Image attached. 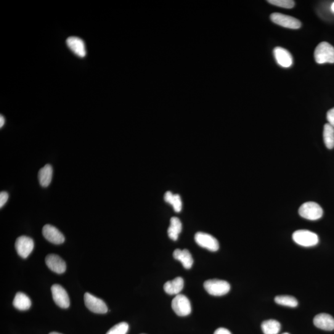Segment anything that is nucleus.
<instances>
[{"instance_id":"nucleus-4","label":"nucleus","mask_w":334,"mask_h":334,"mask_svg":"<svg viewBox=\"0 0 334 334\" xmlns=\"http://www.w3.org/2000/svg\"><path fill=\"white\" fill-rule=\"evenodd\" d=\"M299 216L309 221H317L322 217L321 207L316 203L307 202L302 204L299 209Z\"/></svg>"},{"instance_id":"nucleus-15","label":"nucleus","mask_w":334,"mask_h":334,"mask_svg":"<svg viewBox=\"0 0 334 334\" xmlns=\"http://www.w3.org/2000/svg\"><path fill=\"white\" fill-rule=\"evenodd\" d=\"M66 44L74 54L79 57H85L87 54L86 45L83 40L78 37H70L66 41Z\"/></svg>"},{"instance_id":"nucleus-33","label":"nucleus","mask_w":334,"mask_h":334,"mask_svg":"<svg viewBox=\"0 0 334 334\" xmlns=\"http://www.w3.org/2000/svg\"><path fill=\"white\" fill-rule=\"evenodd\" d=\"M282 334H290V333H282Z\"/></svg>"},{"instance_id":"nucleus-31","label":"nucleus","mask_w":334,"mask_h":334,"mask_svg":"<svg viewBox=\"0 0 334 334\" xmlns=\"http://www.w3.org/2000/svg\"><path fill=\"white\" fill-rule=\"evenodd\" d=\"M330 10L332 11V12L334 13V2H333L332 4L331 5Z\"/></svg>"},{"instance_id":"nucleus-7","label":"nucleus","mask_w":334,"mask_h":334,"mask_svg":"<svg viewBox=\"0 0 334 334\" xmlns=\"http://www.w3.org/2000/svg\"><path fill=\"white\" fill-rule=\"evenodd\" d=\"M84 303L87 308L94 313L105 314L108 311V307L105 302L91 293H85Z\"/></svg>"},{"instance_id":"nucleus-13","label":"nucleus","mask_w":334,"mask_h":334,"mask_svg":"<svg viewBox=\"0 0 334 334\" xmlns=\"http://www.w3.org/2000/svg\"><path fill=\"white\" fill-rule=\"evenodd\" d=\"M46 262L47 267L53 272L60 274L66 271L65 262L59 256L56 255V254H49L46 257Z\"/></svg>"},{"instance_id":"nucleus-10","label":"nucleus","mask_w":334,"mask_h":334,"mask_svg":"<svg viewBox=\"0 0 334 334\" xmlns=\"http://www.w3.org/2000/svg\"><path fill=\"white\" fill-rule=\"evenodd\" d=\"M51 290L55 303L62 308H68L70 305V300L65 288L60 285L55 284L52 286Z\"/></svg>"},{"instance_id":"nucleus-29","label":"nucleus","mask_w":334,"mask_h":334,"mask_svg":"<svg viewBox=\"0 0 334 334\" xmlns=\"http://www.w3.org/2000/svg\"><path fill=\"white\" fill-rule=\"evenodd\" d=\"M214 334H232V333L227 328L221 327L217 328Z\"/></svg>"},{"instance_id":"nucleus-16","label":"nucleus","mask_w":334,"mask_h":334,"mask_svg":"<svg viewBox=\"0 0 334 334\" xmlns=\"http://www.w3.org/2000/svg\"><path fill=\"white\" fill-rule=\"evenodd\" d=\"M184 287V280L179 277L173 280L168 281L163 286L164 290L169 295H179Z\"/></svg>"},{"instance_id":"nucleus-20","label":"nucleus","mask_w":334,"mask_h":334,"mask_svg":"<svg viewBox=\"0 0 334 334\" xmlns=\"http://www.w3.org/2000/svg\"><path fill=\"white\" fill-rule=\"evenodd\" d=\"M182 230V224L180 220L178 217H172L171 219V225L168 229V235L170 238L174 241H177Z\"/></svg>"},{"instance_id":"nucleus-11","label":"nucleus","mask_w":334,"mask_h":334,"mask_svg":"<svg viewBox=\"0 0 334 334\" xmlns=\"http://www.w3.org/2000/svg\"><path fill=\"white\" fill-rule=\"evenodd\" d=\"M42 233L46 240L55 245H60L64 243L65 240L64 235L57 228L51 225H45L42 230Z\"/></svg>"},{"instance_id":"nucleus-26","label":"nucleus","mask_w":334,"mask_h":334,"mask_svg":"<svg viewBox=\"0 0 334 334\" xmlns=\"http://www.w3.org/2000/svg\"><path fill=\"white\" fill-rule=\"evenodd\" d=\"M269 4L283 9H291L295 7V2L291 0H269Z\"/></svg>"},{"instance_id":"nucleus-3","label":"nucleus","mask_w":334,"mask_h":334,"mask_svg":"<svg viewBox=\"0 0 334 334\" xmlns=\"http://www.w3.org/2000/svg\"><path fill=\"white\" fill-rule=\"evenodd\" d=\"M292 238L296 244L304 247H311L319 243L317 235L306 230H297L293 233Z\"/></svg>"},{"instance_id":"nucleus-17","label":"nucleus","mask_w":334,"mask_h":334,"mask_svg":"<svg viewBox=\"0 0 334 334\" xmlns=\"http://www.w3.org/2000/svg\"><path fill=\"white\" fill-rule=\"evenodd\" d=\"M174 258L182 262L185 269L192 268L193 264V259L192 254L188 250H180L177 249L173 254Z\"/></svg>"},{"instance_id":"nucleus-28","label":"nucleus","mask_w":334,"mask_h":334,"mask_svg":"<svg viewBox=\"0 0 334 334\" xmlns=\"http://www.w3.org/2000/svg\"><path fill=\"white\" fill-rule=\"evenodd\" d=\"M327 120L328 124L334 128V107L327 111Z\"/></svg>"},{"instance_id":"nucleus-21","label":"nucleus","mask_w":334,"mask_h":334,"mask_svg":"<svg viewBox=\"0 0 334 334\" xmlns=\"http://www.w3.org/2000/svg\"><path fill=\"white\" fill-rule=\"evenodd\" d=\"M261 328L264 334H278L281 329V324L276 320H265L262 323Z\"/></svg>"},{"instance_id":"nucleus-19","label":"nucleus","mask_w":334,"mask_h":334,"mask_svg":"<svg viewBox=\"0 0 334 334\" xmlns=\"http://www.w3.org/2000/svg\"><path fill=\"white\" fill-rule=\"evenodd\" d=\"M31 300L26 294L18 292L16 295L13 301V305L16 308L21 311H26L30 308L31 306Z\"/></svg>"},{"instance_id":"nucleus-27","label":"nucleus","mask_w":334,"mask_h":334,"mask_svg":"<svg viewBox=\"0 0 334 334\" xmlns=\"http://www.w3.org/2000/svg\"><path fill=\"white\" fill-rule=\"evenodd\" d=\"M9 198V195L8 193L2 192L0 193V208H2L5 206V204L7 203Z\"/></svg>"},{"instance_id":"nucleus-5","label":"nucleus","mask_w":334,"mask_h":334,"mask_svg":"<svg viewBox=\"0 0 334 334\" xmlns=\"http://www.w3.org/2000/svg\"><path fill=\"white\" fill-rule=\"evenodd\" d=\"M172 307L179 316H187L192 312V304L189 299L182 294L175 297L172 302Z\"/></svg>"},{"instance_id":"nucleus-18","label":"nucleus","mask_w":334,"mask_h":334,"mask_svg":"<svg viewBox=\"0 0 334 334\" xmlns=\"http://www.w3.org/2000/svg\"><path fill=\"white\" fill-rule=\"evenodd\" d=\"M53 176L52 166L47 164L43 168L40 170L38 178L40 184L42 187L46 188L51 184Z\"/></svg>"},{"instance_id":"nucleus-1","label":"nucleus","mask_w":334,"mask_h":334,"mask_svg":"<svg viewBox=\"0 0 334 334\" xmlns=\"http://www.w3.org/2000/svg\"><path fill=\"white\" fill-rule=\"evenodd\" d=\"M314 58L318 64L334 63V47L328 42H320L315 48Z\"/></svg>"},{"instance_id":"nucleus-8","label":"nucleus","mask_w":334,"mask_h":334,"mask_svg":"<svg viewBox=\"0 0 334 334\" xmlns=\"http://www.w3.org/2000/svg\"><path fill=\"white\" fill-rule=\"evenodd\" d=\"M195 239L196 243L201 247L206 248L211 251H217L219 249L218 240L213 236L208 233L198 232L195 235Z\"/></svg>"},{"instance_id":"nucleus-30","label":"nucleus","mask_w":334,"mask_h":334,"mask_svg":"<svg viewBox=\"0 0 334 334\" xmlns=\"http://www.w3.org/2000/svg\"><path fill=\"white\" fill-rule=\"evenodd\" d=\"M5 120L2 115H1V117H0V127L2 128L3 126H4V124H5Z\"/></svg>"},{"instance_id":"nucleus-6","label":"nucleus","mask_w":334,"mask_h":334,"mask_svg":"<svg viewBox=\"0 0 334 334\" xmlns=\"http://www.w3.org/2000/svg\"><path fill=\"white\" fill-rule=\"evenodd\" d=\"M270 20L276 25L285 28L298 29L301 26V23L296 18L290 17V16L283 15L282 13H272L270 15Z\"/></svg>"},{"instance_id":"nucleus-32","label":"nucleus","mask_w":334,"mask_h":334,"mask_svg":"<svg viewBox=\"0 0 334 334\" xmlns=\"http://www.w3.org/2000/svg\"><path fill=\"white\" fill-rule=\"evenodd\" d=\"M49 334H61V333H58V332H51V333H49Z\"/></svg>"},{"instance_id":"nucleus-24","label":"nucleus","mask_w":334,"mask_h":334,"mask_svg":"<svg viewBox=\"0 0 334 334\" xmlns=\"http://www.w3.org/2000/svg\"><path fill=\"white\" fill-rule=\"evenodd\" d=\"M275 302L279 305L295 307L298 306V302L292 296H277L275 298Z\"/></svg>"},{"instance_id":"nucleus-9","label":"nucleus","mask_w":334,"mask_h":334,"mask_svg":"<svg viewBox=\"0 0 334 334\" xmlns=\"http://www.w3.org/2000/svg\"><path fill=\"white\" fill-rule=\"evenodd\" d=\"M34 247V241L30 237L21 236L18 238L15 243V248L17 253L21 258H27Z\"/></svg>"},{"instance_id":"nucleus-22","label":"nucleus","mask_w":334,"mask_h":334,"mask_svg":"<svg viewBox=\"0 0 334 334\" xmlns=\"http://www.w3.org/2000/svg\"><path fill=\"white\" fill-rule=\"evenodd\" d=\"M323 138L326 147L332 149L334 147V128L328 123L324 125Z\"/></svg>"},{"instance_id":"nucleus-14","label":"nucleus","mask_w":334,"mask_h":334,"mask_svg":"<svg viewBox=\"0 0 334 334\" xmlns=\"http://www.w3.org/2000/svg\"><path fill=\"white\" fill-rule=\"evenodd\" d=\"M313 322L315 327L320 329L327 331L334 330V318L329 314H317L314 317Z\"/></svg>"},{"instance_id":"nucleus-23","label":"nucleus","mask_w":334,"mask_h":334,"mask_svg":"<svg viewBox=\"0 0 334 334\" xmlns=\"http://www.w3.org/2000/svg\"><path fill=\"white\" fill-rule=\"evenodd\" d=\"M164 200H165V202L173 206L174 209L177 213L181 211L182 203L180 195H174L171 192H166L165 195H164Z\"/></svg>"},{"instance_id":"nucleus-2","label":"nucleus","mask_w":334,"mask_h":334,"mask_svg":"<svg viewBox=\"0 0 334 334\" xmlns=\"http://www.w3.org/2000/svg\"><path fill=\"white\" fill-rule=\"evenodd\" d=\"M204 287L211 295L220 296L226 295L230 290V285L227 281L211 279L206 281Z\"/></svg>"},{"instance_id":"nucleus-12","label":"nucleus","mask_w":334,"mask_h":334,"mask_svg":"<svg viewBox=\"0 0 334 334\" xmlns=\"http://www.w3.org/2000/svg\"><path fill=\"white\" fill-rule=\"evenodd\" d=\"M274 57L277 63L283 68H289L293 65V57L288 50L277 47L274 49Z\"/></svg>"},{"instance_id":"nucleus-25","label":"nucleus","mask_w":334,"mask_h":334,"mask_svg":"<svg viewBox=\"0 0 334 334\" xmlns=\"http://www.w3.org/2000/svg\"><path fill=\"white\" fill-rule=\"evenodd\" d=\"M128 328V324L125 322H122L114 325L106 334H126Z\"/></svg>"}]
</instances>
